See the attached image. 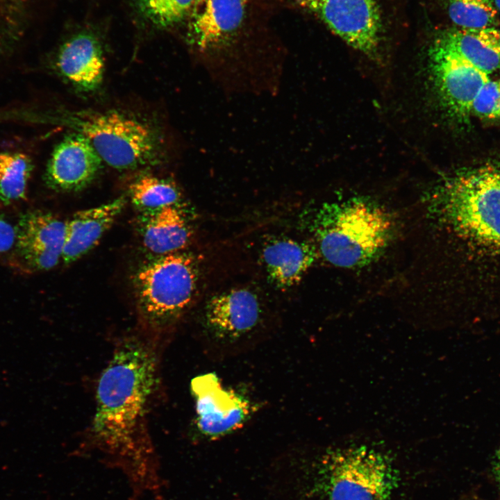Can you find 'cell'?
<instances>
[{
    "label": "cell",
    "mask_w": 500,
    "mask_h": 500,
    "mask_svg": "<svg viewBox=\"0 0 500 500\" xmlns=\"http://www.w3.org/2000/svg\"><path fill=\"white\" fill-rule=\"evenodd\" d=\"M149 339H124L99 377L90 438L106 461L127 477L133 494L161 496L162 481L147 426L158 386V360Z\"/></svg>",
    "instance_id": "cell-1"
},
{
    "label": "cell",
    "mask_w": 500,
    "mask_h": 500,
    "mask_svg": "<svg viewBox=\"0 0 500 500\" xmlns=\"http://www.w3.org/2000/svg\"><path fill=\"white\" fill-rule=\"evenodd\" d=\"M428 210L453 243L472 321L500 315V167L446 175L428 195Z\"/></svg>",
    "instance_id": "cell-2"
},
{
    "label": "cell",
    "mask_w": 500,
    "mask_h": 500,
    "mask_svg": "<svg viewBox=\"0 0 500 500\" xmlns=\"http://www.w3.org/2000/svg\"><path fill=\"white\" fill-rule=\"evenodd\" d=\"M259 0H197L188 42L206 73L228 94H276L285 50Z\"/></svg>",
    "instance_id": "cell-3"
},
{
    "label": "cell",
    "mask_w": 500,
    "mask_h": 500,
    "mask_svg": "<svg viewBox=\"0 0 500 500\" xmlns=\"http://www.w3.org/2000/svg\"><path fill=\"white\" fill-rule=\"evenodd\" d=\"M322 256L344 268L362 267L374 261L393 239L390 213L365 197H352L322 204L309 220Z\"/></svg>",
    "instance_id": "cell-4"
},
{
    "label": "cell",
    "mask_w": 500,
    "mask_h": 500,
    "mask_svg": "<svg viewBox=\"0 0 500 500\" xmlns=\"http://www.w3.org/2000/svg\"><path fill=\"white\" fill-rule=\"evenodd\" d=\"M198 279L195 258L183 251L151 256L136 270L137 305L153 342L169 333L189 308Z\"/></svg>",
    "instance_id": "cell-5"
},
{
    "label": "cell",
    "mask_w": 500,
    "mask_h": 500,
    "mask_svg": "<svg viewBox=\"0 0 500 500\" xmlns=\"http://www.w3.org/2000/svg\"><path fill=\"white\" fill-rule=\"evenodd\" d=\"M87 138L103 161L120 170L156 163L160 141L148 124L117 112L65 110L46 117Z\"/></svg>",
    "instance_id": "cell-6"
},
{
    "label": "cell",
    "mask_w": 500,
    "mask_h": 500,
    "mask_svg": "<svg viewBox=\"0 0 500 500\" xmlns=\"http://www.w3.org/2000/svg\"><path fill=\"white\" fill-rule=\"evenodd\" d=\"M265 319L256 294L244 288L231 290L206 303L198 341L211 359L239 356L267 340Z\"/></svg>",
    "instance_id": "cell-7"
},
{
    "label": "cell",
    "mask_w": 500,
    "mask_h": 500,
    "mask_svg": "<svg viewBox=\"0 0 500 500\" xmlns=\"http://www.w3.org/2000/svg\"><path fill=\"white\" fill-rule=\"evenodd\" d=\"M318 472L327 500H389L399 481L389 459L365 447L327 453Z\"/></svg>",
    "instance_id": "cell-8"
},
{
    "label": "cell",
    "mask_w": 500,
    "mask_h": 500,
    "mask_svg": "<svg viewBox=\"0 0 500 500\" xmlns=\"http://www.w3.org/2000/svg\"><path fill=\"white\" fill-rule=\"evenodd\" d=\"M271 9L288 8L321 21L347 44L374 58L383 34L378 0H264Z\"/></svg>",
    "instance_id": "cell-9"
},
{
    "label": "cell",
    "mask_w": 500,
    "mask_h": 500,
    "mask_svg": "<svg viewBox=\"0 0 500 500\" xmlns=\"http://www.w3.org/2000/svg\"><path fill=\"white\" fill-rule=\"evenodd\" d=\"M196 426L208 440H217L242 428L257 410L256 404L223 385L216 374L207 373L192 380Z\"/></svg>",
    "instance_id": "cell-10"
},
{
    "label": "cell",
    "mask_w": 500,
    "mask_h": 500,
    "mask_svg": "<svg viewBox=\"0 0 500 500\" xmlns=\"http://www.w3.org/2000/svg\"><path fill=\"white\" fill-rule=\"evenodd\" d=\"M428 69L444 110L456 121L467 122L472 103L490 75L435 41L428 51Z\"/></svg>",
    "instance_id": "cell-11"
},
{
    "label": "cell",
    "mask_w": 500,
    "mask_h": 500,
    "mask_svg": "<svg viewBox=\"0 0 500 500\" xmlns=\"http://www.w3.org/2000/svg\"><path fill=\"white\" fill-rule=\"evenodd\" d=\"M102 161L87 138L72 132L53 150L46 167L44 181L56 191L81 190L97 177Z\"/></svg>",
    "instance_id": "cell-12"
},
{
    "label": "cell",
    "mask_w": 500,
    "mask_h": 500,
    "mask_svg": "<svg viewBox=\"0 0 500 500\" xmlns=\"http://www.w3.org/2000/svg\"><path fill=\"white\" fill-rule=\"evenodd\" d=\"M65 222L52 214L33 211L24 214L15 228V244L31 268L49 270L62 260Z\"/></svg>",
    "instance_id": "cell-13"
},
{
    "label": "cell",
    "mask_w": 500,
    "mask_h": 500,
    "mask_svg": "<svg viewBox=\"0 0 500 500\" xmlns=\"http://www.w3.org/2000/svg\"><path fill=\"white\" fill-rule=\"evenodd\" d=\"M56 65L60 75L77 90L94 91L103 81L105 69L99 41L88 33L74 35L60 47Z\"/></svg>",
    "instance_id": "cell-14"
},
{
    "label": "cell",
    "mask_w": 500,
    "mask_h": 500,
    "mask_svg": "<svg viewBox=\"0 0 500 500\" xmlns=\"http://www.w3.org/2000/svg\"><path fill=\"white\" fill-rule=\"evenodd\" d=\"M126 203L119 197L103 205L79 210L65 222L62 261L71 264L88 253L112 226Z\"/></svg>",
    "instance_id": "cell-15"
},
{
    "label": "cell",
    "mask_w": 500,
    "mask_h": 500,
    "mask_svg": "<svg viewBox=\"0 0 500 500\" xmlns=\"http://www.w3.org/2000/svg\"><path fill=\"white\" fill-rule=\"evenodd\" d=\"M138 229L144 248L152 256L182 251L192 230L182 206H172L138 216Z\"/></svg>",
    "instance_id": "cell-16"
},
{
    "label": "cell",
    "mask_w": 500,
    "mask_h": 500,
    "mask_svg": "<svg viewBox=\"0 0 500 500\" xmlns=\"http://www.w3.org/2000/svg\"><path fill=\"white\" fill-rule=\"evenodd\" d=\"M317 256L313 244L285 238L267 242L262 251V262L269 281L283 290L298 284Z\"/></svg>",
    "instance_id": "cell-17"
},
{
    "label": "cell",
    "mask_w": 500,
    "mask_h": 500,
    "mask_svg": "<svg viewBox=\"0 0 500 500\" xmlns=\"http://www.w3.org/2000/svg\"><path fill=\"white\" fill-rule=\"evenodd\" d=\"M435 41L488 75L500 71V30L497 27L453 28Z\"/></svg>",
    "instance_id": "cell-18"
},
{
    "label": "cell",
    "mask_w": 500,
    "mask_h": 500,
    "mask_svg": "<svg viewBox=\"0 0 500 500\" xmlns=\"http://www.w3.org/2000/svg\"><path fill=\"white\" fill-rule=\"evenodd\" d=\"M131 201L139 213L172 206H183L182 194L173 181L152 174H142L128 186Z\"/></svg>",
    "instance_id": "cell-19"
},
{
    "label": "cell",
    "mask_w": 500,
    "mask_h": 500,
    "mask_svg": "<svg viewBox=\"0 0 500 500\" xmlns=\"http://www.w3.org/2000/svg\"><path fill=\"white\" fill-rule=\"evenodd\" d=\"M33 169L32 160L24 153H0V202L8 204L24 198Z\"/></svg>",
    "instance_id": "cell-20"
},
{
    "label": "cell",
    "mask_w": 500,
    "mask_h": 500,
    "mask_svg": "<svg viewBox=\"0 0 500 500\" xmlns=\"http://www.w3.org/2000/svg\"><path fill=\"white\" fill-rule=\"evenodd\" d=\"M451 20L462 28L497 27V9L492 0H444Z\"/></svg>",
    "instance_id": "cell-21"
},
{
    "label": "cell",
    "mask_w": 500,
    "mask_h": 500,
    "mask_svg": "<svg viewBox=\"0 0 500 500\" xmlns=\"http://www.w3.org/2000/svg\"><path fill=\"white\" fill-rule=\"evenodd\" d=\"M197 0H138L142 14L153 24L167 28L185 22Z\"/></svg>",
    "instance_id": "cell-22"
},
{
    "label": "cell",
    "mask_w": 500,
    "mask_h": 500,
    "mask_svg": "<svg viewBox=\"0 0 500 500\" xmlns=\"http://www.w3.org/2000/svg\"><path fill=\"white\" fill-rule=\"evenodd\" d=\"M479 119L500 121V78H491L483 86L471 108V115Z\"/></svg>",
    "instance_id": "cell-23"
},
{
    "label": "cell",
    "mask_w": 500,
    "mask_h": 500,
    "mask_svg": "<svg viewBox=\"0 0 500 500\" xmlns=\"http://www.w3.org/2000/svg\"><path fill=\"white\" fill-rule=\"evenodd\" d=\"M15 242V228L0 215V255Z\"/></svg>",
    "instance_id": "cell-24"
},
{
    "label": "cell",
    "mask_w": 500,
    "mask_h": 500,
    "mask_svg": "<svg viewBox=\"0 0 500 500\" xmlns=\"http://www.w3.org/2000/svg\"><path fill=\"white\" fill-rule=\"evenodd\" d=\"M494 472L496 478L500 484V448L497 451L494 459Z\"/></svg>",
    "instance_id": "cell-25"
},
{
    "label": "cell",
    "mask_w": 500,
    "mask_h": 500,
    "mask_svg": "<svg viewBox=\"0 0 500 500\" xmlns=\"http://www.w3.org/2000/svg\"><path fill=\"white\" fill-rule=\"evenodd\" d=\"M496 8L500 12V0H494Z\"/></svg>",
    "instance_id": "cell-26"
}]
</instances>
